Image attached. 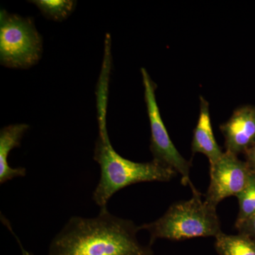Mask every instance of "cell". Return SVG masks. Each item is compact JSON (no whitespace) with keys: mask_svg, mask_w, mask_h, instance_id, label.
Returning a JSON list of instances; mask_svg holds the SVG:
<instances>
[{"mask_svg":"<svg viewBox=\"0 0 255 255\" xmlns=\"http://www.w3.org/2000/svg\"><path fill=\"white\" fill-rule=\"evenodd\" d=\"M21 251H22L23 255H33V254H31V253H28V252L23 250L22 247H21Z\"/></svg>","mask_w":255,"mask_h":255,"instance_id":"cell-15","label":"cell"},{"mask_svg":"<svg viewBox=\"0 0 255 255\" xmlns=\"http://www.w3.org/2000/svg\"><path fill=\"white\" fill-rule=\"evenodd\" d=\"M215 249L219 255H255V241L238 233H221L215 238Z\"/></svg>","mask_w":255,"mask_h":255,"instance_id":"cell-10","label":"cell"},{"mask_svg":"<svg viewBox=\"0 0 255 255\" xmlns=\"http://www.w3.org/2000/svg\"><path fill=\"white\" fill-rule=\"evenodd\" d=\"M31 2L36 4L47 18L58 21L68 18L76 4V1L70 0H34Z\"/></svg>","mask_w":255,"mask_h":255,"instance_id":"cell-11","label":"cell"},{"mask_svg":"<svg viewBox=\"0 0 255 255\" xmlns=\"http://www.w3.org/2000/svg\"><path fill=\"white\" fill-rule=\"evenodd\" d=\"M145 89V102L150 125V151L153 160L174 169L182 176L184 186L192 184L190 179L191 163L176 148L171 140L167 128L161 117L155 97L156 85L145 68H141Z\"/></svg>","mask_w":255,"mask_h":255,"instance_id":"cell-5","label":"cell"},{"mask_svg":"<svg viewBox=\"0 0 255 255\" xmlns=\"http://www.w3.org/2000/svg\"><path fill=\"white\" fill-rule=\"evenodd\" d=\"M239 212L235 226L237 228L255 215V173L252 172L246 187L237 196Z\"/></svg>","mask_w":255,"mask_h":255,"instance_id":"cell-12","label":"cell"},{"mask_svg":"<svg viewBox=\"0 0 255 255\" xmlns=\"http://www.w3.org/2000/svg\"><path fill=\"white\" fill-rule=\"evenodd\" d=\"M192 197L169 206L155 221L138 226L150 233V246L158 239L184 241L191 238L214 237L222 233L216 208L202 200L201 194L191 184Z\"/></svg>","mask_w":255,"mask_h":255,"instance_id":"cell-3","label":"cell"},{"mask_svg":"<svg viewBox=\"0 0 255 255\" xmlns=\"http://www.w3.org/2000/svg\"><path fill=\"white\" fill-rule=\"evenodd\" d=\"M105 114H98L100 131L94 152L101 175L93 200L101 209L107 207L111 198L124 188L140 182H169L177 175L174 169L157 161L135 162L119 155L111 143Z\"/></svg>","mask_w":255,"mask_h":255,"instance_id":"cell-2","label":"cell"},{"mask_svg":"<svg viewBox=\"0 0 255 255\" xmlns=\"http://www.w3.org/2000/svg\"><path fill=\"white\" fill-rule=\"evenodd\" d=\"M220 128L226 152L236 155L246 153L255 143V107L246 105L237 109Z\"/></svg>","mask_w":255,"mask_h":255,"instance_id":"cell-7","label":"cell"},{"mask_svg":"<svg viewBox=\"0 0 255 255\" xmlns=\"http://www.w3.org/2000/svg\"><path fill=\"white\" fill-rule=\"evenodd\" d=\"M139 231L130 220L102 208L97 217L69 220L50 243L48 255H153L150 245L137 241Z\"/></svg>","mask_w":255,"mask_h":255,"instance_id":"cell-1","label":"cell"},{"mask_svg":"<svg viewBox=\"0 0 255 255\" xmlns=\"http://www.w3.org/2000/svg\"><path fill=\"white\" fill-rule=\"evenodd\" d=\"M29 128L27 124L9 125L0 131V184L11 180L14 178L25 177L26 169L24 167L13 168L10 167L8 157L10 152L19 147L23 135Z\"/></svg>","mask_w":255,"mask_h":255,"instance_id":"cell-9","label":"cell"},{"mask_svg":"<svg viewBox=\"0 0 255 255\" xmlns=\"http://www.w3.org/2000/svg\"><path fill=\"white\" fill-rule=\"evenodd\" d=\"M245 155H246V162L248 167L251 172L255 173V143L246 151Z\"/></svg>","mask_w":255,"mask_h":255,"instance_id":"cell-14","label":"cell"},{"mask_svg":"<svg viewBox=\"0 0 255 255\" xmlns=\"http://www.w3.org/2000/svg\"><path fill=\"white\" fill-rule=\"evenodd\" d=\"M236 228L238 233L248 236L255 241V215Z\"/></svg>","mask_w":255,"mask_h":255,"instance_id":"cell-13","label":"cell"},{"mask_svg":"<svg viewBox=\"0 0 255 255\" xmlns=\"http://www.w3.org/2000/svg\"><path fill=\"white\" fill-rule=\"evenodd\" d=\"M251 172L246 162L225 151L221 158L210 166V183L204 200L217 208L223 199L236 197L246 187Z\"/></svg>","mask_w":255,"mask_h":255,"instance_id":"cell-6","label":"cell"},{"mask_svg":"<svg viewBox=\"0 0 255 255\" xmlns=\"http://www.w3.org/2000/svg\"><path fill=\"white\" fill-rule=\"evenodd\" d=\"M43 50L42 38L33 18L0 11V62L4 66L26 69L36 65Z\"/></svg>","mask_w":255,"mask_h":255,"instance_id":"cell-4","label":"cell"},{"mask_svg":"<svg viewBox=\"0 0 255 255\" xmlns=\"http://www.w3.org/2000/svg\"><path fill=\"white\" fill-rule=\"evenodd\" d=\"M200 114L194 130L191 150L194 154L206 155L211 166L221 158L224 152L215 138L210 117L209 102L203 97H200Z\"/></svg>","mask_w":255,"mask_h":255,"instance_id":"cell-8","label":"cell"}]
</instances>
